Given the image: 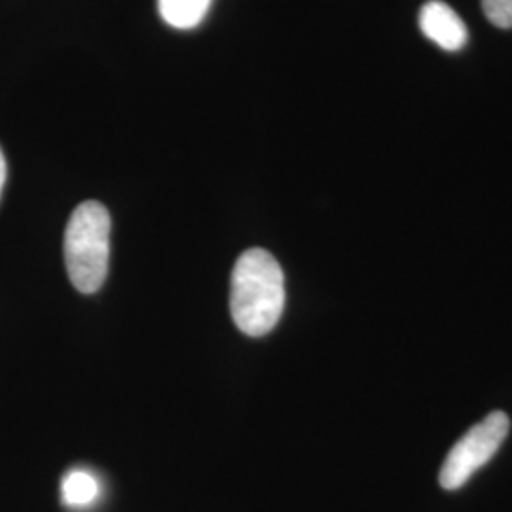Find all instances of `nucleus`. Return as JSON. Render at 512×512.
Listing matches in <instances>:
<instances>
[{
  "mask_svg": "<svg viewBox=\"0 0 512 512\" xmlns=\"http://www.w3.org/2000/svg\"><path fill=\"white\" fill-rule=\"evenodd\" d=\"M285 310V275L275 256L249 249L239 256L230 287L232 319L247 336H266Z\"/></svg>",
  "mask_w": 512,
  "mask_h": 512,
  "instance_id": "obj_1",
  "label": "nucleus"
},
{
  "mask_svg": "<svg viewBox=\"0 0 512 512\" xmlns=\"http://www.w3.org/2000/svg\"><path fill=\"white\" fill-rule=\"evenodd\" d=\"M65 266L74 287L97 293L109 274L110 215L99 202L80 203L65 230Z\"/></svg>",
  "mask_w": 512,
  "mask_h": 512,
  "instance_id": "obj_2",
  "label": "nucleus"
},
{
  "mask_svg": "<svg viewBox=\"0 0 512 512\" xmlns=\"http://www.w3.org/2000/svg\"><path fill=\"white\" fill-rule=\"evenodd\" d=\"M511 420L505 412L497 410L488 418L476 423L454 444L440 469V486L444 490H459L471 480L478 469H482L494 458L507 439Z\"/></svg>",
  "mask_w": 512,
  "mask_h": 512,
  "instance_id": "obj_3",
  "label": "nucleus"
},
{
  "mask_svg": "<svg viewBox=\"0 0 512 512\" xmlns=\"http://www.w3.org/2000/svg\"><path fill=\"white\" fill-rule=\"evenodd\" d=\"M420 29L425 37L446 52H458L469 38L467 25L442 0H429L420 12Z\"/></svg>",
  "mask_w": 512,
  "mask_h": 512,
  "instance_id": "obj_4",
  "label": "nucleus"
},
{
  "mask_svg": "<svg viewBox=\"0 0 512 512\" xmlns=\"http://www.w3.org/2000/svg\"><path fill=\"white\" fill-rule=\"evenodd\" d=\"M101 497V482L84 469H73L61 480V499L69 509H88Z\"/></svg>",
  "mask_w": 512,
  "mask_h": 512,
  "instance_id": "obj_5",
  "label": "nucleus"
},
{
  "mask_svg": "<svg viewBox=\"0 0 512 512\" xmlns=\"http://www.w3.org/2000/svg\"><path fill=\"white\" fill-rule=\"evenodd\" d=\"M211 0H158L160 16L175 29H192L202 23Z\"/></svg>",
  "mask_w": 512,
  "mask_h": 512,
  "instance_id": "obj_6",
  "label": "nucleus"
},
{
  "mask_svg": "<svg viewBox=\"0 0 512 512\" xmlns=\"http://www.w3.org/2000/svg\"><path fill=\"white\" fill-rule=\"evenodd\" d=\"M486 18L501 29H512V0H482Z\"/></svg>",
  "mask_w": 512,
  "mask_h": 512,
  "instance_id": "obj_7",
  "label": "nucleus"
},
{
  "mask_svg": "<svg viewBox=\"0 0 512 512\" xmlns=\"http://www.w3.org/2000/svg\"><path fill=\"white\" fill-rule=\"evenodd\" d=\"M6 183V160H4V154L0 150V196H2V188Z\"/></svg>",
  "mask_w": 512,
  "mask_h": 512,
  "instance_id": "obj_8",
  "label": "nucleus"
}]
</instances>
